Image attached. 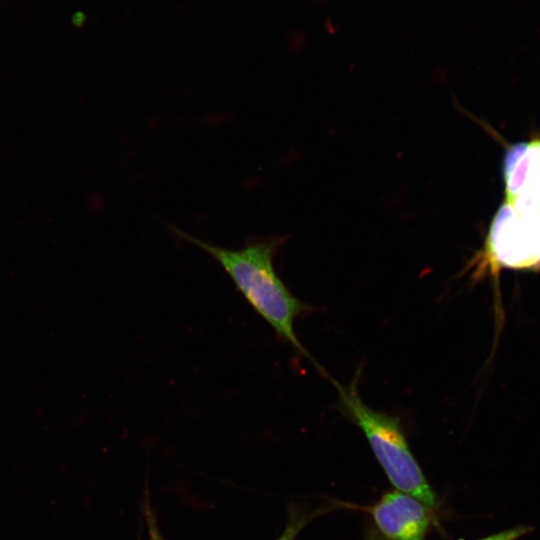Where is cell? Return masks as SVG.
<instances>
[{
	"instance_id": "8992f818",
	"label": "cell",
	"mask_w": 540,
	"mask_h": 540,
	"mask_svg": "<svg viewBox=\"0 0 540 540\" xmlns=\"http://www.w3.org/2000/svg\"><path fill=\"white\" fill-rule=\"evenodd\" d=\"M331 508L333 507H320V509L309 513L294 509L289 514L288 523L283 534L277 540H294L307 523L313 518L330 511Z\"/></svg>"
},
{
	"instance_id": "277c9868",
	"label": "cell",
	"mask_w": 540,
	"mask_h": 540,
	"mask_svg": "<svg viewBox=\"0 0 540 540\" xmlns=\"http://www.w3.org/2000/svg\"><path fill=\"white\" fill-rule=\"evenodd\" d=\"M503 171L505 202L522 216L540 219V141L511 147Z\"/></svg>"
},
{
	"instance_id": "9c48e42d",
	"label": "cell",
	"mask_w": 540,
	"mask_h": 540,
	"mask_svg": "<svg viewBox=\"0 0 540 540\" xmlns=\"http://www.w3.org/2000/svg\"><path fill=\"white\" fill-rule=\"evenodd\" d=\"M150 540H163L155 525L154 519L151 515H147Z\"/></svg>"
},
{
	"instance_id": "7a4b0ae2",
	"label": "cell",
	"mask_w": 540,
	"mask_h": 540,
	"mask_svg": "<svg viewBox=\"0 0 540 540\" xmlns=\"http://www.w3.org/2000/svg\"><path fill=\"white\" fill-rule=\"evenodd\" d=\"M361 373L360 367L347 385L328 377L338 393V411L361 429L393 486L429 507L437 506V495L412 454L400 418L373 409L362 400Z\"/></svg>"
},
{
	"instance_id": "3957f363",
	"label": "cell",
	"mask_w": 540,
	"mask_h": 540,
	"mask_svg": "<svg viewBox=\"0 0 540 540\" xmlns=\"http://www.w3.org/2000/svg\"><path fill=\"white\" fill-rule=\"evenodd\" d=\"M476 271L485 265L532 268L540 265V219L518 214L508 203L491 223L484 250L475 259Z\"/></svg>"
},
{
	"instance_id": "5b68a950",
	"label": "cell",
	"mask_w": 540,
	"mask_h": 540,
	"mask_svg": "<svg viewBox=\"0 0 540 540\" xmlns=\"http://www.w3.org/2000/svg\"><path fill=\"white\" fill-rule=\"evenodd\" d=\"M369 511L388 540H424L432 524L424 503L400 491L385 493Z\"/></svg>"
},
{
	"instance_id": "6da1fadb",
	"label": "cell",
	"mask_w": 540,
	"mask_h": 540,
	"mask_svg": "<svg viewBox=\"0 0 540 540\" xmlns=\"http://www.w3.org/2000/svg\"><path fill=\"white\" fill-rule=\"evenodd\" d=\"M168 227L175 236L214 258L275 335L297 354L310 360L322 375H326L299 341L294 329L296 320L308 315L314 308L297 298L275 270L274 258L286 237H251L242 248L229 249L199 239L178 227Z\"/></svg>"
},
{
	"instance_id": "30bf717a",
	"label": "cell",
	"mask_w": 540,
	"mask_h": 540,
	"mask_svg": "<svg viewBox=\"0 0 540 540\" xmlns=\"http://www.w3.org/2000/svg\"><path fill=\"white\" fill-rule=\"evenodd\" d=\"M366 540H388L386 538L381 537L378 533L375 531L370 530L367 534Z\"/></svg>"
},
{
	"instance_id": "ba28073f",
	"label": "cell",
	"mask_w": 540,
	"mask_h": 540,
	"mask_svg": "<svg viewBox=\"0 0 540 540\" xmlns=\"http://www.w3.org/2000/svg\"><path fill=\"white\" fill-rule=\"evenodd\" d=\"M87 21V16L83 11H76L71 17V23L75 28H82Z\"/></svg>"
},
{
	"instance_id": "52a82bcc",
	"label": "cell",
	"mask_w": 540,
	"mask_h": 540,
	"mask_svg": "<svg viewBox=\"0 0 540 540\" xmlns=\"http://www.w3.org/2000/svg\"><path fill=\"white\" fill-rule=\"evenodd\" d=\"M533 530L532 527L527 525H520L510 529L500 531L498 533L489 535L487 537L478 540H518L530 533Z\"/></svg>"
}]
</instances>
